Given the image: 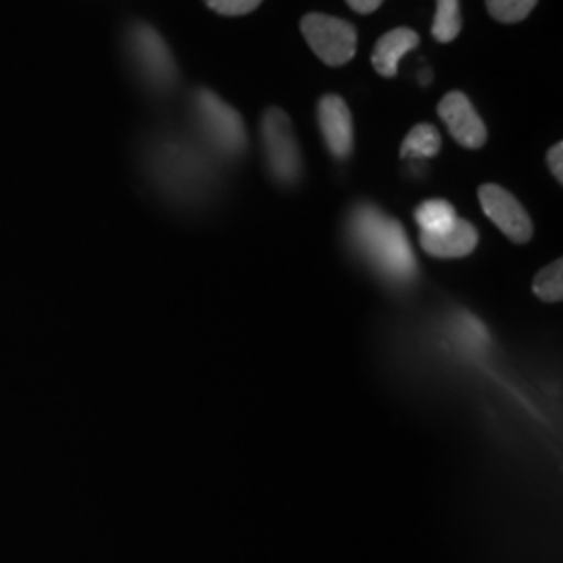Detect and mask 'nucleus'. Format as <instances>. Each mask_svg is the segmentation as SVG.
Wrapping results in <instances>:
<instances>
[{
    "instance_id": "13",
    "label": "nucleus",
    "mask_w": 563,
    "mask_h": 563,
    "mask_svg": "<svg viewBox=\"0 0 563 563\" xmlns=\"http://www.w3.org/2000/svg\"><path fill=\"white\" fill-rule=\"evenodd\" d=\"M460 32H462L460 0H437L432 36L443 44H449L460 36Z\"/></svg>"
},
{
    "instance_id": "11",
    "label": "nucleus",
    "mask_w": 563,
    "mask_h": 563,
    "mask_svg": "<svg viewBox=\"0 0 563 563\" xmlns=\"http://www.w3.org/2000/svg\"><path fill=\"white\" fill-rule=\"evenodd\" d=\"M441 151V134L434 125L420 123L416 125L401 144L402 159H430Z\"/></svg>"
},
{
    "instance_id": "15",
    "label": "nucleus",
    "mask_w": 563,
    "mask_h": 563,
    "mask_svg": "<svg viewBox=\"0 0 563 563\" xmlns=\"http://www.w3.org/2000/svg\"><path fill=\"white\" fill-rule=\"evenodd\" d=\"M537 2L539 0H486V9L488 15L501 23H518L532 13Z\"/></svg>"
},
{
    "instance_id": "2",
    "label": "nucleus",
    "mask_w": 563,
    "mask_h": 563,
    "mask_svg": "<svg viewBox=\"0 0 563 563\" xmlns=\"http://www.w3.org/2000/svg\"><path fill=\"white\" fill-rule=\"evenodd\" d=\"M263 148L269 172L274 178L284 184H295L301 178L302 162L299 142L295 139L292 123L288 115L272 107L265 111L262 121Z\"/></svg>"
},
{
    "instance_id": "10",
    "label": "nucleus",
    "mask_w": 563,
    "mask_h": 563,
    "mask_svg": "<svg viewBox=\"0 0 563 563\" xmlns=\"http://www.w3.org/2000/svg\"><path fill=\"white\" fill-rule=\"evenodd\" d=\"M420 36L411 27H397L386 32L372 53V65L383 78H395L399 71V60L418 48Z\"/></svg>"
},
{
    "instance_id": "17",
    "label": "nucleus",
    "mask_w": 563,
    "mask_h": 563,
    "mask_svg": "<svg viewBox=\"0 0 563 563\" xmlns=\"http://www.w3.org/2000/svg\"><path fill=\"white\" fill-rule=\"evenodd\" d=\"M216 13L225 15V18H239V15H249L253 13L263 0H205Z\"/></svg>"
},
{
    "instance_id": "19",
    "label": "nucleus",
    "mask_w": 563,
    "mask_h": 563,
    "mask_svg": "<svg viewBox=\"0 0 563 563\" xmlns=\"http://www.w3.org/2000/svg\"><path fill=\"white\" fill-rule=\"evenodd\" d=\"M383 2L384 0H346V4H349L355 13H360V15L374 13L376 9H380Z\"/></svg>"
},
{
    "instance_id": "18",
    "label": "nucleus",
    "mask_w": 563,
    "mask_h": 563,
    "mask_svg": "<svg viewBox=\"0 0 563 563\" xmlns=\"http://www.w3.org/2000/svg\"><path fill=\"white\" fill-rule=\"evenodd\" d=\"M563 144L562 142H558L555 146H551L549 148V153H547V163H549V169H551V174L555 176V180L562 184L563 180Z\"/></svg>"
},
{
    "instance_id": "12",
    "label": "nucleus",
    "mask_w": 563,
    "mask_h": 563,
    "mask_svg": "<svg viewBox=\"0 0 563 563\" xmlns=\"http://www.w3.org/2000/svg\"><path fill=\"white\" fill-rule=\"evenodd\" d=\"M457 220L460 218H457L453 205L443 201V199H432V201L422 202L416 209V222L420 225L423 234L444 232L446 228H451Z\"/></svg>"
},
{
    "instance_id": "6",
    "label": "nucleus",
    "mask_w": 563,
    "mask_h": 563,
    "mask_svg": "<svg viewBox=\"0 0 563 563\" xmlns=\"http://www.w3.org/2000/svg\"><path fill=\"white\" fill-rule=\"evenodd\" d=\"M478 199L488 220H493L509 241L523 244L532 239V222L522 202L505 188L497 184H484L478 190Z\"/></svg>"
},
{
    "instance_id": "7",
    "label": "nucleus",
    "mask_w": 563,
    "mask_h": 563,
    "mask_svg": "<svg viewBox=\"0 0 563 563\" xmlns=\"http://www.w3.org/2000/svg\"><path fill=\"white\" fill-rule=\"evenodd\" d=\"M439 115L449 128L451 136L460 142L463 148H483L488 136L486 125L463 92L455 90L444 95L443 101L439 102Z\"/></svg>"
},
{
    "instance_id": "9",
    "label": "nucleus",
    "mask_w": 563,
    "mask_h": 563,
    "mask_svg": "<svg viewBox=\"0 0 563 563\" xmlns=\"http://www.w3.org/2000/svg\"><path fill=\"white\" fill-rule=\"evenodd\" d=\"M423 251L439 260H457L470 255L478 244L476 228L465 220H457L439 234H420Z\"/></svg>"
},
{
    "instance_id": "4",
    "label": "nucleus",
    "mask_w": 563,
    "mask_h": 563,
    "mask_svg": "<svg viewBox=\"0 0 563 563\" xmlns=\"http://www.w3.org/2000/svg\"><path fill=\"white\" fill-rule=\"evenodd\" d=\"M197 118L202 132L225 155H242L246 151V130L241 113L209 90H199L195 97Z\"/></svg>"
},
{
    "instance_id": "8",
    "label": "nucleus",
    "mask_w": 563,
    "mask_h": 563,
    "mask_svg": "<svg viewBox=\"0 0 563 563\" xmlns=\"http://www.w3.org/2000/svg\"><path fill=\"white\" fill-rule=\"evenodd\" d=\"M318 121L323 141L336 159L353 153V118L346 102L336 95H325L318 102Z\"/></svg>"
},
{
    "instance_id": "14",
    "label": "nucleus",
    "mask_w": 563,
    "mask_h": 563,
    "mask_svg": "<svg viewBox=\"0 0 563 563\" xmlns=\"http://www.w3.org/2000/svg\"><path fill=\"white\" fill-rule=\"evenodd\" d=\"M563 262L558 260L547 265L543 272L534 278V295L547 302H560L563 297Z\"/></svg>"
},
{
    "instance_id": "3",
    "label": "nucleus",
    "mask_w": 563,
    "mask_h": 563,
    "mask_svg": "<svg viewBox=\"0 0 563 563\" xmlns=\"http://www.w3.org/2000/svg\"><path fill=\"white\" fill-rule=\"evenodd\" d=\"M302 38L330 67H342L357 53V30L349 21L307 13L301 20Z\"/></svg>"
},
{
    "instance_id": "1",
    "label": "nucleus",
    "mask_w": 563,
    "mask_h": 563,
    "mask_svg": "<svg viewBox=\"0 0 563 563\" xmlns=\"http://www.w3.org/2000/svg\"><path fill=\"white\" fill-rule=\"evenodd\" d=\"M351 239L384 280L397 286L416 280L418 263L401 223L386 218L376 207L365 205L353 213Z\"/></svg>"
},
{
    "instance_id": "5",
    "label": "nucleus",
    "mask_w": 563,
    "mask_h": 563,
    "mask_svg": "<svg viewBox=\"0 0 563 563\" xmlns=\"http://www.w3.org/2000/svg\"><path fill=\"white\" fill-rule=\"evenodd\" d=\"M130 51L146 81L157 90H169L178 81V67L159 32L136 23L130 32Z\"/></svg>"
},
{
    "instance_id": "16",
    "label": "nucleus",
    "mask_w": 563,
    "mask_h": 563,
    "mask_svg": "<svg viewBox=\"0 0 563 563\" xmlns=\"http://www.w3.org/2000/svg\"><path fill=\"white\" fill-rule=\"evenodd\" d=\"M453 330H455V336H457L460 344L465 346V349H470V351H483L484 346L488 344L486 328L476 318H472V316L457 318Z\"/></svg>"
}]
</instances>
